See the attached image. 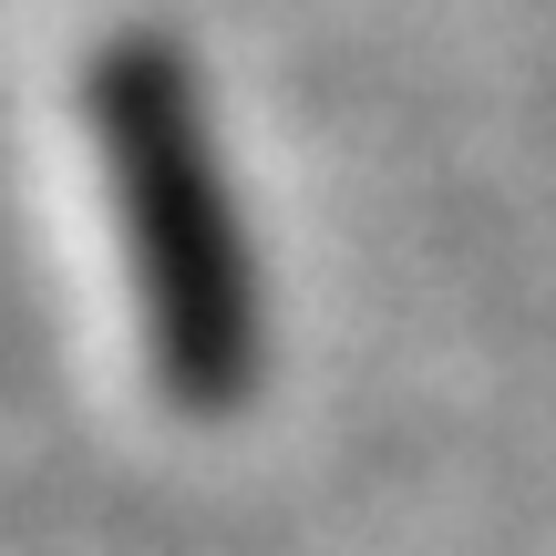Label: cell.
Wrapping results in <instances>:
<instances>
[{
    "mask_svg": "<svg viewBox=\"0 0 556 556\" xmlns=\"http://www.w3.org/2000/svg\"><path fill=\"white\" fill-rule=\"evenodd\" d=\"M83 165L155 402L186 422L238 413L258 381V268L217 176L206 103L155 31H114L83 62Z\"/></svg>",
    "mask_w": 556,
    "mask_h": 556,
    "instance_id": "6da1fadb",
    "label": "cell"
}]
</instances>
